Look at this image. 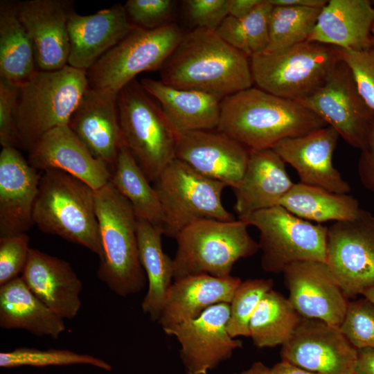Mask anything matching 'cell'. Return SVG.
<instances>
[{
    "label": "cell",
    "instance_id": "1",
    "mask_svg": "<svg viewBox=\"0 0 374 374\" xmlns=\"http://www.w3.org/2000/svg\"><path fill=\"white\" fill-rule=\"evenodd\" d=\"M159 71L169 86L222 99L254 84L250 58L206 28L184 34Z\"/></svg>",
    "mask_w": 374,
    "mask_h": 374
},
{
    "label": "cell",
    "instance_id": "2",
    "mask_svg": "<svg viewBox=\"0 0 374 374\" xmlns=\"http://www.w3.org/2000/svg\"><path fill=\"white\" fill-rule=\"evenodd\" d=\"M326 126L299 103L252 87L222 99L217 131L251 150L272 149Z\"/></svg>",
    "mask_w": 374,
    "mask_h": 374
},
{
    "label": "cell",
    "instance_id": "3",
    "mask_svg": "<svg viewBox=\"0 0 374 374\" xmlns=\"http://www.w3.org/2000/svg\"><path fill=\"white\" fill-rule=\"evenodd\" d=\"M96 209L102 246L98 278L120 296L140 292L147 278L140 262L138 219L132 206L109 182L96 191Z\"/></svg>",
    "mask_w": 374,
    "mask_h": 374
},
{
    "label": "cell",
    "instance_id": "4",
    "mask_svg": "<svg viewBox=\"0 0 374 374\" xmlns=\"http://www.w3.org/2000/svg\"><path fill=\"white\" fill-rule=\"evenodd\" d=\"M88 87L87 71L69 65L37 69L21 83L15 109L21 149L28 152L47 132L68 125Z\"/></svg>",
    "mask_w": 374,
    "mask_h": 374
},
{
    "label": "cell",
    "instance_id": "5",
    "mask_svg": "<svg viewBox=\"0 0 374 374\" xmlns=\"http://www.w3.org/2000/svg\"><path fill=\"white\" fill-rule=\"evenodd\" d=\"M33 222L44 233L57 235L102 256L96 191L59 170L42 172Z\"/></svg>",
    "mask_w": 374,
    "mask_h": 374
},
{
    "label": "cell",
    "instance_id": "6",
    "mask_svg": "<svg viewBox=\"0 0 374 374\" xmlns=\"http://www.w3.org/2000/svg\"><path fill=\"white\" fill-rule=\"evenodd\" d=\"M242 220H206L184 229L175 238L174 280L196 274L227 277L234 264L259 249Z\"/></svg>",
    "mask_w": 374,
    "mask_h": 374
},
{
    "label": "cell",
    "instance_id": "7",
    "mask_svg": "<svg viewBox=\"0 0 374 374\" xmlns=\"http://www.w3.org/2000/svg\"><path fill=\"white\" fill-rule=\"evenodd\" d=\"M117 109L123 145L154 182L175 158L179 132L136 79L118 93Z\"/></svg>",
    "mask_w": 374,
    "mask_h": 374
},
{
    "label": "cell",
    "instance_id": "8",
    "mask_svg": "<svg viewBox=\"0 0 374 374\" xmlns=\"http://www.w3.org/2000/svg\"><path fill=\"white\" fill-rule=\"evenodd\" d=\"M341 61V49L310 41L250 58L256 87L295 101L319 89Z\"/></svg>",
    "mask_w": 374,
    "mask_h": 374
},
{
    "label": "cell",
    "instance_id": "9",
    "mask_svg": "<svg viewBox=\"0 0 374 374\" xmlns=\"http://www.w3.org/2000/svg\"><path fill=\"white\" fill-rule=\"evenodd\" d=\"M161 205L163 235L175 238L186 227L202 220H235L224 206L225 184L196 172L175 158L154 181Z\"/></svg>",
    "mask_w": 374,
    "mask_h": 374
},
{
    "label": "cell",
    "instance_id": "10",
    "mask_svg": "<svg viewBox=\"0 0 374 374\" xmlns=\"http://www.w3.org/2000/svg\"><path fill=\"white\" fill-rule=\"evenodd\" d=\"M184 35L172 22L152 30L135 27L87 71L89 87L118 96L138 74L160 70Z\"/></svg>",
    "mask_w": 374,
    "mask_h": 374
},
{
    "label": "cell",
    "instance_id": "11",
    "mask_svg": "<svg viewBox=\"0 0 374 374\" xmlns=\"http://www.w3.org/2000/svg\"><path fill=\"white\" fill-rule=\"evenodd\" d=\"M242 220L259 231L265 271L283 273L299 262H326L327 226L300 218L281 206L257 211Z\"/></svg>",
    "mask_w": 374,
    "mask_h": 374
},
{
    "label": "cell",
    "instance_id": "12",
    "mask_svg": "<svg viewBox=\"0 0 374 374\" xmlns=\"http://www.w3.org/2000/svg\"><path fill=\"white\" fill-rule=\"evenodd\" d=\"M326 263L348 299L374 286V215L361 209L328 227Z\"/></svg>",
    "mask_w": 374,
    "mask_h": 374
},
{
    "label": "cell",
    "instance_id": "13",
    "mask_svg": "<svg viewBox=\"0 0 374 374\" xmlns=\"http://www.w3.org/2000/svg\"><path fill=\"white\" fill-rule=\"evenodd\" d=\"M296 102L335 129L353 148L361 151L366 146L374 113L360 96L343 60L319 89Z\"/></svg>",
    "mask_w": 374,
    "mask_h": 374
},
{
    "label": "cell",
    "instance_id": "14",
    "mask_svg": "<svg viewBox=\"0 0 374 374\" xmlns=\"http://www.w3.org/2000/svg\"><path fill=\"white\" fill-rule=\"evenodd\" d=\"M229 303H222L193 320L163 330L178 341L186 374H208L242 347V342L229 333Z\"/></svg>",
    "mask_w": 374,
    "mask_h": 374
},
{
    "label": "cell",
    "instance_id": "15",
    "mask_svg": "<svg viewBox=\"0 0 374 374\" xmlns=\"http://www.w3.org/2000/svg\"><path fill=\"white\" fill-rule=\"evenodd\" d=\"M357 356L339 327L303 317L280 350L282 360L319 374H355Z\"/></svg>",
    "mask_w": 374,
    "mask_h": 374
},
{
    "label": "cell",
    "instance_id": "16",
    "mask_svg": "<svg viewBox=\"0 0 374 374\" xmlns=\"http://www.w3.org/2000/svg\"><path fill=\"white\" fill-rule=\"evenodd\" d=\"M283 273L288 299L301 317L340 326L349 301L326 262H296Z\"/></svg>",
    "mask_w": 374,
    "mask_h": 374
},
{
    "label": "cell",
    "instance_id": "17",
    "mask_svg": "<svg viewBox=\"0 0 374 374\" xmlns=\"http://www.w3.org/2000/svg\"><path fill=\"white\" fill-rule=\"evenodd\" d=\"M74 4L71 0L18 1L19 18L31 41L37 69L54 71L68 65V22Z\"/></svg>",
    "mask_w": 374,
    "mask_h": 374
},
{
    "label": "cell",
    "instance_id": "18",
    "mask_svg": "<svg viewBox=\"0 0 374 374\" xmlns=\"http://www.w3.org/2000/svg\"><path fill=\"white\" fill-rule=\"evenodd\" d=\"M250 150L217 131L179 132L175 158L199 174L235 189L247 168Z\"/></svg>",
    "mask_w": 374,
    "mask_h": 374
},
{
    "label": "cell",
    "instance_id": "19",
    "mask_svg": "<svg viewBox=\"0 0 374 374\" xmlns=\"http://www.w3.org/2000/svg\"><path fill=\"white\" fill-rule=\"evenodd\" d=\"M339 135L330 126L286 139L272 149L296 171L300 182L338 194H348L349 184L334 166L332 157Z\"/></svg>",
    "mask_w": 374,
    "mask_h": 374
},
{
    "label": "cell",
    "instance_id": "20",
    "mask_svg": "<svg viewBox=\"0 0 374 374\" xmlns=\"http://www.w3.org/2000/svg\"><path fill=\"white\" fill-rule=\"evenodd\" d=\"M42 173L19 149L0 153V238L25 233L34 224L33 209Z\"/></svg>",
    "mask_w": 374,
    "mask_h": 374
},
{
    "label": "cell",
    "instance_id": "21",
    "mask_svg": "<svg viewBox=\"0 0 374 374\" xmlns=\"http://www.w3.org/2000/svg\"><path fill=\"white\" fill-rule=\"evenodd\" d=\"M28 161L39 172L55 169L67 172L95 191L112 177L108 166L91 154L68 125L47 132L28 151Z\"/></svg>",
    "mask_w": 374,
    "mask_h": 374
},
{
    "label": "cell",
    "instance_id": "22",
    "mask_svg": "<svg viewBox=\"0 0 374 374\" xmlns=\"http://www.w3.org/2000/svg\"><path fill=\"white\" fill-rule=\"evenodd\" d=\"M135 27L120 3L89 15L75 11L68 22V65L87 71Z\"/></svg>",
    "mask_w": 374,
    "mask_h": 374
},
{
    "label": "cell",
    "instance_id": "23",
    "mask_svg": "<svg viewBox=\"0 0 374 374\" xmlns=\"http://www.w3.org/2000/svg\"><path fill=\"white\" fill-rule=\"evenodd\" d=\"M117 96L88 87L68 123L91 154L112 172L123 145Z\"/></svg>",
    "mask_w": 374,
    "mask_h": 374
},
{
    "label": "cell",
    "instance_id": "24",
    "mask_svg": "<svg viewBox=\"0 0 374 374\" xmlns=\"http://www.w3.org/2000/svg\"><path fill=\"white\" fill-rule=\"evenodd\" d=\"M21 277L30 291L64 320L78 313L82 284L68 262L31 248Z\"/></svg>",
    "mask_w": 374,
    "mask_h": 374
},
{
    "label": "cell",
    "instance_id": "25",
    "mask_svg": "<svg viewBox=\"0 0 374 374\" xmlns=\"http://www.w3.org/2000/svg\"><path fill=\"white\" fill-rule=\"evenodd\" d=\"M294 184L285 163L273 149L251 150L244 174L233 189L238 219L279 206Z\"/></svg>",
    "mask_w": 374,
    "mask_h": 374
},
{
    "label": "cell",
    "instance_id": "26",
    "mask_svg": "<svg viewBox=\"0 0 374 374\" xmlns=\"http://www.w3.org/2000/svg\"><path fill=\"white\" fill-rule=\"evenodd\" d=\"M241 282L232 275L196 274L175 279L167 292L157 322L164 330L198 317L214 305L230 303Z\"/></svg>",
    "mask_w": 374,
    "mask_h": 374
},
{
    "label": "cell",
    "instance_id": "27",
    "mask_svg": "<svg viewBox=\"0 0 374 374\" xmlns=\"http://www.w3.org/2000/svg\"><path fill=\"white\" fill-rule=\"evenodd\" d=\"M374 6L370 0H329L308 41L345 51L372 46Z\"/></svg>",
    "mask_w": 374,
    "mask_h": 374
},
{
    "label": "cell",
    "instance_id": "28",
    "mask_svg": "<svg viewBox=\"0 0 374 374\" xmlns=\"http://www.w3.org/2000/svg\"><path fill=\"white\" fill-rule=\"evenodd\" d=\"M140 83L154 97L179 132L217 130L222 98L208 93L169 86L161 80L143 78Z\"/></svg>",
    "mask_w": 374,
    "mask_h": 374
},
{
    "label": "cell",
    "instance_id": "29",
    "mask_svg": "<svg viewBox=\"0 0 374 374\" xmlns=\"http://www.w3.org/2000/svg\"><path fill=\"white\" fill-rule=\"evenodd\" d=\"M0 327L54 339L66 330L64 319L39 300L21 276L0 286Z\"/></svg>",
    "mask_w": 374,
    "mask_h": 374
},
{
    "label": "cell",
    "instance_id": "30",
    "mask_svg": "<svg viewBox=\"0 0 374 374\" xmlns=\"http://www.w3.org/2000/svg\"><path fill=\"white\" fill-rule=\"evenodd\" d=\"M162 235L159 228L138 220L139 258L148 282V291L141 308L152 321H158L167 292L174 280L173 260L163 249Z\"/></svg>",
    "mask_w": 374,
    "mask_h": 374
},
{
    "label": "cell",
    "instance_id": "31",
    "mask_svg": "<svg viewBox=\"0 0 374 374\" xmlns=\"http://www.w3.org/2000/svg\"><path fill=\"white\" fill-rule=\"evenodd\" d=\"M37 69L33 47L18 15V1H0V79L19 86Z\"/></svg>",
    "mask_w": 374,
    "mask_h": 374
},
{
    "label": "cell",
    "instance_id": "32",
    "mask_svg": "<svg viewBox=\"0 0 374 374\" xmlns=\"http://www.w3.org/2000/svg\"><path fill=\"white\" fill-rule=\"evenodd\" d=\"M279 206L300 218L317 224L350 220L362 209L357 199L351 195L301 182L294 183Z\"/></svg>",
    "mask_w": 374,
    "mask_h": 374
},
{
    "label": "cell",
    "instance_id": "33",
    "mask_svg": "<svg viewBox=\"0 0 374 374\" xmlns=\"http://www.w3.org/2000/svg\"><path fill=\"white\" fill-rule=\"evenodd\" d=\"M109 182L130 203L138 220L162 231L163 217L157 193L124 145L120 149Z\"/></svg>",
    "mask_w": 374,
    "mask_h": 374
},
{
    "label": "cell",
    "instance_id": "34",
    "mask_svg": "<svg viewBox=\"0 0 374 374\" xmlns=\"http://www.w3.org/2000/svg\"><path fill=\"white\" fill-rule=\"evenodd\" d=\"M301 319L288 298L272 289L263 296L250 319L249 337L259 348L282 346Z\"/></svg>",
    "mask_w": 374,
    "mask_h": 374
},
{
    "label": "cell",
    "instance_id": "35",
    "mask_svg": "<svg viewBox=\"0 0 374 374\" xmlns=\"http://www.w3.org/2000/svg\"><path fill=\"white\" fill-rule=\"evenodd\" d=\"M273 6L262 0L247 16H228L216 32L229 44L249 58L264 53L269 43V20Z\"/></svg>",
    "mask_w": 374,
    "mask_h": 374
},
{
    "label": "cell",
    "instance_id": "36",
    "mask_svg": "<svg viewBox=\"0 0 374 374\" xmlns=\"http://www.w3.org/2000/svg\"><path fill=\"white\" fill-rule=\"evenodd\" d=\"M321 10L273 6L269 20V43L264 53H276L308 41Z\"/></svg>",
    "mask_w": 374,
    "mask_h": 374
},
{
    "label": "cell",
    "instance_id": "37",
    "mask_svg": "<svg viewBox=\"0 0 374 374\" xmlns=\"http://www.w3.org/2000/svg\"><path fill=\"white\" fill-rule=\"evenodd\" d=\"M75 364H87L106 371L112 369L109 363L101 359L65 349L39 350L20 347L11 351L0 353V367L5 368L24 366L44 367Z\"/></svg>",
    "mask_w": 374,
    "mask_h": 374
},
{
    "label": "cell",
    "instance_id": "38",
    "mask_svg": "<svg viewBox=\"0 0 374 374\" xmlns=\"http://www.w3.org/2000/svg\"><path fill=\"white\" fill-rule=\"evenodd\" d=\"M272 279L253 278L242 281L229 303L228 331L233 338L249 337L250 319L263 296L272 290Z\"/></svg>",
    "mask_w": 374,
    "mask_h": 374
},
{
    "label": "cell",
    "instance_id": "39",
    "mask_svg": "<svg viewBox=\"0 0 374 374\" xmlns=\"http://www.w3.org/2000/svg\"><path fill=\"white\" fill-rule=\"evenodd\" d=\"M339 329L356 349H374V305L364 296L349 301Z\"/></svg>",
    "mask_w": 374,
    "mask_h": 374
},
{
    "label": "cell",
    "instance_id": "40",
    "mask_svg": "<svg viewBox=\"0 0 374 374\" xmlns=\"http://www.w3.org/2000/svg\"><path fill=\"white\" fill-rule=\"evenodd\" d=\"M29 242L26 233L0 238V286L21 276L31 249Z\"/></svg>",
    "mask_w": 374,
    "mask_h": 374
},
{
    "label": "cell",
    "instance_id": "41",
    "mask_svg": "<svg viewBox=\"0 0 374 374\" xmlns=\"http://www.w3.org/2000/svg\"><path fill=\"white\" fill-rule=\"evenodd\" d=\"M341 55L360 96L374 113V47L362 51L341 50Z\"/></svg>",
    "mask_w": 374,
    "mask_h": 374
},
{
    "label": "cell",
    "instance_id": "42",
    "mask_svg": "<svg viewBox=\"0 0 374 374\" xmlns=\"http://www.w3.org/2000/svg\"><path fill=\"white\" fill-rule=\"evenodd\" d=\"M174 4L171 0H128L124 8L134 26L152 30L170 23Z\"/></svg>",
    "mask_w": 374,
    "mask_h": 374
},
{
    "label": "cell",
    "instance_id": "43",
    "mask_svg": "<svg viewBox=\"0 0 374 374\" xmlns=\"http://www.w3.org/2000/svg\"><path fill=\"white\" fill-rule=\"evenodd\" d=\"M19 86L0 79V143L2 148L21 149L15 109Z\"/></svg>",
    "mask_w": 374,
    "mask_h": 374
},
{
    "label": "cell",
    "instance_id": "44",
    "mask_svg": "<svg viewBox=\"0 0 374 374\" xmlns=\"http://www.w3.org/2000/svg\"><path fill=\"white\" fill-rule=\"evenodd\" d=\"M183 2L189 19L197 28L216 31L229 16L228 0H186Z\"/></svg>",
    "mask_w": 374,
    "mask_h": 374
},
{
    "label": "cell",
    "instance_id": "45",
    "mask_svg": "<svg viewBox=\"0 0 374 374\" xmlns=\"http://www.w3.org/2000/svg\"><path fill=\"white\" fill-rule=\"evenodd\" d=\"M357 172L364 186L374 193V124L368 135L367 143L361 150Z\"/></svg>",
    "mask_w": 374,
    "mask_h": 374
},
{
    "label": "cell",
    "instance_id": "46",
    "mask_svg": "<svg viewBox=\"0 0 374 374\" xmlns=\"http://www.w3.org/2000/svg\"><path fill=\"white\" fill-rule=\"evenodd\" d=\"M262 0H228L229 16L242 19L249 15Z\"/></svg>",
    "mask_w": 374,
    "mask_h": 374
},
{
    "label": "cell",
    "instance_id": "47",
    "mask_svg": "<svg viewBox=\"0 0 374 374\" xmlns=\"http://www.w3.org/2000/svg\"><path fill=\"white\" fill-rule=\"evenodd\" d=\"M355 374H374V349H359Z\"/></svg>",
    "mask_w": 374,
    "mask_h": 374
},
{
    "label": "cell",
    "instance_id": "48",
    "mask_svg": "<svg viewBox=\"0 0 374 374\" xmlns=\"http://www.w3.org/2000/svg\"><path fill=\"white\" fill-rule=\"evenodd\" d=\"M273 6H291L322 8L327 0H268Z\"/></svg>",
    "mask_w": 374,
    "mask_h": 374
},
{
    "label": "cell",
    "instance_id": "49",
    "mask_svg": "<svg viewBox=\"0 0 374 374\" xmlns=\"http://www.w3.org/2000/svg\"><path fill=\"white\" fill-rule=\"evenodd\" d=\"M271 369L272 374H319L283 360L274 365Z\"/></svg>",
    "mask_w": 374,
    "mask_h": 374
},
{
    "label": "cell",
    "instance_id": "50",
    "mask_svg": "<svg viewBox=\"0 0 374 374\" xmlns=\"http://www.w3.org/2000/svg\"><path fill=\"white\" fill-rule=\"evenodd\" d=\"M233 374H272L271 368L260 362H254L249 368Z\"/></svg>",
    "mask_w": 374,
    "mask_h": 374
},
{
    "label": "cell",
    "instance_id": "51",
    "mask_svg": "<svg viewBox=\"0 0 374 374\" xmlns=\"http://www.w3.org/2000/svg\"><path fill=\"white\" fill-rule=\"evenodd\" d=\"M362 296L370 301L374 305V286L366 290Z\"/></svg>",
    "mask_w": 374,
    "mask_h": 374
},
{
    "label": "cell",
    "instance_id": "52",
    "mask_svg": "<svg viewBox=\"0 0 374 374\" xmlns=\"http://www.w3.org/2000/svg\"><path fill=\"white\" fill-rule=\"evenodd\" d=\"M372 2L374 6V1H372ZM371 36H372V46L374 47V23L372 28Z\"/></svg>",
    "mask_w": 374,
    "mask_h": 374
}]
</instances>
